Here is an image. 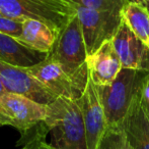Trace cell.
Returning a JSON list of instances; mask_svg holds the SVG:
<instances>
[{"label": "cell", "instance_id": "1", "mask_svg": "<svg viewBox=\"0 0 149 149\" xmlns=\"http://www.w3.org/2000/svg\"><path fill=\"white\" fill-rule=\"evenodd\" d=\"M44 123L51 144L59 149H86L82 112L78 99L59 97L47 105Z\"/></svg>", "mask_w": 149, "mask_h": 149}, {"label": "cell", "instance_id": "2", "mask_svg": "<svg viewBox=\"0 0 149 149\" xmlns=\"http://www.w3.org/2000/svg\"><path fill=\"white\" fill-rule=\"evenodd\" d=\"M148 75L144 71L122 68L110 85L97 86L108 126L123 123Z\"/></svg>", "mask_w": 149, "mask_h": 149}, {"label": "cell", "instance_id": "3", "mask_svg": "<svg viewBox=\"0 0 149 149\" xmlns=\"http://www.w3.org/2000/svg\"><path fill=\"white\" fill-rule=\"evenodd\" d=\"M0 12L20 20H40L58 35L77 13L76 4L66 0H0Z\"/></svg>", "mask_w": 149, "mask_h": 149}, {"label": "cell", "instance_id": "4", "mask_svg": "<svg viewBox=\"0 0 149 149\" xmlns=\"http://www.w3.org/2000/svg\"><path fill=\"white\" fill-rule=\"evenodd\" d=\"M50 54L71 78L86 86L89 78L87 52L77 13L61 30Z\"/></svg>", "mask_w": 149, "mask_h": 149}, {"label": "cell", "instance_id": "5", "mask_svg": "<svg viewBox=\"0 0 149 149\" xmlns=\"http://www.w3.org/2000/svg\"><path fill=\"white\" fill-rule=\"evenodd\" d=\"M87 57L95 53L106 42L112 41L123 22L122 14L76 5Z\"/></svg>", "mask_w": 149, "mask_h": 149}, {"label": "cell", "instance_id": "6", "mask_svg": "<svg viewBox=\"0 0 149 149\" xmlns=\"http://www.w3.org/2000/svg\"><path fill=\"white\" fill-rule=\"evenodd\" d=\"M47 105L26 96L5 92L0 95V126H11L26 135L45 121Z\"/></svg>", "mask_w": 149, "mask_h": 149}, {"label": "cell", "instance_id": "7", "mask_svg": "<svg viewBox=\"0 0 149 149\" xmlns=\"http://www.w3.org/2000/svg\"><path fill=\"white\" fill-rule=\"evenodd\" d=\"M26 70L58 98L79 99L86 87L71 78L50 53L41 62Z\"/></svg>", "mask_w": 149, "mask_h": 149}, {"label": "cell", "instance_id": "8", "mask_svg": "<svg viewBox=\"0 0 149 149\" xmlns=\"http://www.w3.org/2000/svg\"><path fill=\"white\" fill-rule=\"evenodd\" d=\"M0 79L6 92L26 96L43 105H48L58 98L41 82L29 74L26 68L12 66L0 60Z\"/></svg>", "mask_w": 149, "mask_h": 149}, {"label": "cell", "instance_id": "9", "mask_svg": "<svg viewBox=\"0 0 149 149\" xmlns=\"http://www.w3.org/2000/svg\"><path fill=\"white\" fill-rule=\"evenodd\" d=\"M78 102L84 121L86 149H97L100 139L108 128V123L98 88L90 77Z\"/></svg>", "mask_w": 149, "mask_h": 149}, {"label": "cell", "instance_id": "10", "mask_svg": "<svg viewBox=\"0 0 149 149\" xmlns=\"http://www.w3.org/2000/svg\"><path fill=\"white\" fill-rule=\"evenodd\" d=\"M112 41L122 68L149 73V46L136 36L124 20Z\"/></svg>", "mask_w": 149, "mask_h": 149}, {"label": "cell", "instance_id": "11", "mask_svg": "<svg viewBox=\"0 0 149 149\" xmlns=\"http://www.w3.org/2000/svg\"><path fill=\"white\" fill-rule=\"evenodd\" d=\"M89 77L96 86H108L116 79L122 64L113 41H108L92 55L87 57Z\"/></svg>", "mask_w": 149, "mask_h": 149}, {"label": "cell", "instance_id": "12", "mask_svg": "<svg viewBox=\"0 0 149 149\" xmlns=\"http://www.w3.org/2000/svg\"><path fill=\"white\" fill-rule=\"evenodd\" d=\"M122 127L134 149H149V117L142 105L141 92L134 99Z\"/></svg>", "mask_w": 149, "mask_h": 149}, {"label": "cell", "instance_id": "13", "mask_svg": "<svg viewBox=\"0 0 149 149\" xmlns=\"http://www.w3.org/2000/svg\"><path fill=\"white\" fill-rule=\"evenodd\" d=\"M48 54L30 49L15 38L0 33V60L19 68H29L41 62Z\"/></svg>", "mask_w": 149, "mask_h": 149}, {"label": "cell", "instance_id": "14", "mask_svg": "<svg viewBox=\"0 0 149 149\" xmlns=\"http://www.w3.org/2000/svg\"><path fill=\"white\" fill-rule=\"evenodd\" d=\"M57 37V33L46 24L33 18H26L22 22V35L16 40L30 49L48 54L52 51Z\"/></svg>", "mask_w": 149, "mask_h": 149}, {"label": "cell", "instance_id": "15", "mask_svg": "<svg viewBox=\"0 0 149 149\" xmlns=\"http://www.w3.org/2000/svg\"><path fill=\"white\" fill-rule=\"evenodd\" d=\"M123 20L144 43H149V11L141 3L130 0L122 12Z\"/></svg>", "mask_w": 149, "mask_h": 149}, {"label": "cell", "instance_id": "16", "mask_svg": "<svg viewBox=\"0 0 149 149\" xmlns=\"http://www.w3.org/2000/svg\"><path fill=\"white\" fill-rule=\"evenodd\" d=\"M48 134L49 130L46 124L42 121L26 135L20 136L17 145H22L20 149H59L51 143H47L46 138Z\"/></svg>", "mask_w": 149, "mask_h": 149}, {"label": "cell", "instance_id": "17", "mask_svg": "<svg viewBox=\"0 0 149 149\" xmlns=\"http://www.w3.org/2000/svg\"><path fill=\"white\" fill-rule=\"evenodd\" d=\"M97 149H134L130 144L122 124L108 126Z\"/></svg>", "mask_w": 149, "mask_h": 149}, {"label": "cell", "instance_id": "18", "mask_svg": "<svg viewBox=\"0 0 149 149\" xmlns=\"http://www.w3.org/2000/svg\"><path fill=\"white\" fill-rule=\"evenodd\" d=\"M130 0H73V3L86 8L107 10L122 14L123 9Z\"/></svg>", "mask_w": 149, "mask_h": 149}, {"label": "cell", "instance_id": "19", "mask_svg": "<svg viewBox=\"0 0 149 149\" xmlns=\"http://www.w3.org/2000/svg\"><path fill=\"white\" fill-rule=\"evenodd\" d=\"M22 22L0 12V33L18 39L22 35Z\"/></svg>", "mask_w": 149, "mask_h": 149}, {"label": "cell", "instance_id": "20", "mask_svg": "<svg viewBox=\"0 0 149 149\" xmlns=\"http://www.w3.org/2000/svg\"><path fill=\"white\" fill-rule=\"evenodd\" d=\"M141 98L144 100V101H146L149 103V75L145 79V82H144V84H143V87H142Z\"/></svg>", "mask_w": 149, "mask_h": 149}, {"label": "cell", "instance_id": "21", "mask_svg": "<svg viewBox=\"0 0 149 149\" xmlns=\"http://www.w3.org/2000/svg\"><path fill=\"white\" fill-rule=\"evenodd\" d=\"M141 102H142V105H143V107H144V109H145L146 113H147L148 117H149V103H148V102H146V101H144L142 98H141Z\"/></svg>", "mask_w": 149, "mask_h": 149}, {"label": "cell", "instance_id": "22", "mask_svg": "<svg viewBox=\"0 0 149 149\" xmlns=\"http://www.w3.org/2000/svg\"><path fill=\"white\" fill-rule=\"evenodd\" d=\"M138 2H139V3H141L143 6H145V7L148 9V11H149V0H138Z\"/></svg>", "mask_w": 149, "mask_h": 149}, {"label": "cell", "instance_id": "23", "mask_svg": "<svg viewBox=\"0 0 149 149\" xmlns=\"http://www.w3.org/2000/svg\"><path fill=\"white\" fill-rule=\"evenodd\" d=\"M5 89H4V87H3V84H2V82H1V79H0V95H2V94H4L5 93Z\"/></svg>", "mask_w": 149, "mask_h": 149}, {"label": "cell", "instance_id": "24", "mask_svg": "<svg viewBox=\"0 0 149 149\" xmlns=\"http://www.w3.org/2000/svg\"><path fill=\"white\" fill-rule=\"evenodd\" d=\"M66 1H70V2H72V3H73V0H66Z\"/></svg>", "mask_w": 149, "mask_h": 149}, {"label": "cell", "instance_id": "25", "mask_svg": "<svg viewBox=\"0 0 149 149\" xmlns=\"http://www.w3.org/2000/svg\"><path fill=\"white\" fill-rule=\"evenodd\" d=\"M132 1H136V2H138V0H132Z\"/></svg>", "mask_w": 149, "mask_h": 149}, {"label": "cell", "instance_id": "26", "mask_svg": "<svg viewBox=\"0 0 149 149\" xmlns=\"http://www.w3.org/2000/svg\"><path fill=\"white\" fill-rule=\"evenodd\" d=\"M148 46H149V43H148Z\"/></svg>", "mask_w": 149, "mask_h": 149}]
</instances>
